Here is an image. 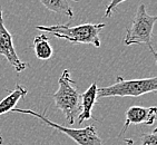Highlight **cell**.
<instances>
[{"label": "cell", "mask_w": 157, "mask_h": 145, "mask_svg": "<svg viewBox=\"0 0 157 145\" xmlns=\"http://www.w3.org/2000/svg\"><path fill=\"white\" fill-rule=\"evenodd\" d=\"M97 91H98V86L94 82L80 95V109H82V112L77 116L79 124L93 118L91 111H93V107L97 102Z\"/></svg>", "instance_id": "ba28073f"}, {"label": "cell", "mask_w": 157, "mask_h": 145, "mask_svg": "<svg viewBox=\"0 0 157 145\" xmlns=\"http://www.w3.org/2000/svg\"><path fill=\"white\" fill-rule=\"evenodd\" d=\"M0 55L6 58L17 72H24L28 66V63H24L16 53L11 33L8 31L3 24V16L0 8Z\"/></svg>", "instance_id": "8992f818"}, {"label": "cell", "mask_w": 157, "mask_h": 145, "mask_svg": "<svg viewBox=\"0 0 157 145\" xmlns=\"http://www.w3.org/2000/svg\"><path fill=\"white\" fill-rule=\"evenodd\" d=\"M11 112L31 115V116L39 118L40 121L46 123L48 126L68 135V137H70L74 142H76L78 145H103L101 139H100L98 133H97L96 127L94 125H89V126H86L84 128H79V130L78 128H69V127L63 126V125H59L57 123H55V122L50 121L45 114H39V113L33 112L31 109H21L15 107Z\"/></svg>", "instance_id": "5b68a950"}, {"label": "cell", "mask_w": 157, "mask_h": 145, "mask_svg": "<svg viewBox=\"0 0 157 145\" xmlns=\"http://www.w3.org/2000/svg\"><path fill=\"white\" fill-rule=\"evenodd\" d=\"M33 50L36 54V57L40 61H48L52 56V47L48 41V38L46 35L36 36L33 39Z\"/></svg>", "instance_id": "30bf717a"}, {"label": "cell", "mask_w": 157, "mask_h": 145, "mask_svg": "<svg viewBox=\"0 0 157 145\" xmlns=\"http://www.w3.org/2000/svg\"><path fill=\"white\" fill-rule=\"evenodd\" d=\"M140 145H157V130L154 128L151 133H144L140 136Z\"/></svg>", "instance_id": "7c38bea8"}, {"label": "cell", "mask_w": 157, "mask_h": 145, "mask_svg": "<svg viewBox=\"0 0 157 145\" xmlns=\"http://www.w3.org/2000/svg\"><path fill=\"white\" fill-rule=\"evenodd\" d=\"M3 144V139H2V135H1V130H0V145Z\"/></svg>", "instance_id": "9a60e30c"}, {"label": "cell", "mask_w": 157, "mask_h": 145, "mask_svg": "<svg viewBox=\"0 0 157 145\" xmlns=\"http://www.w3.org/2000/svg\"><path fill=\"white\" fill-rule=\"evenodd\" d=\"M40 2L50 11L63 14V15L73 18L74 12L71 7L68 5L67 0H40Z\"/></svg>", "instance_id": "8fae6325"}, {"label": "cell", "mask_w": 157, "mask_h": 145, "mask_svg": "<svg viewBox=\"0 0 157 145\" xmlns=\"http://www.w3.org/2000/svg\"><path fill=\"white\" fill-rule=\"evenodd\" d=\"M58 89L52 94L55 105L65 114L67 122L73 125L80 111V94L70 78V70L65 69L58 79Z\"/></svg>", "instance_id": "7a4b0ae2"}, {"label": "cell", "mask_w": 157, "mask_h": 145, "mask_svg": "<svg viewBox=\"0 0 157 145\" xmlns=\"http://www.w3.org/2000/svg\"><path fill=\"white\" fill-rule=\"evenodd\" d=\"M74 1H78V0H74Z\"/></svg>", "instance_id": "2e32d148"}, {"label": "cell", "mask_w": 157, "mask_h": 145, "mask_svg": "<svg viewBox=\"0 0 157 145\" xmlns=\"http://www.w3.org/2000/svg\"><path fill=\"white\" fill-rule=\"evenodd\" d=\"M157 16L148 15L145 5H140L137 9L133 24L130 28L127 29L126 36L124 38L125 45L132 46L144 44L148 47L154 58H156L157 55L153 47V41H151V33H153V28H154Z\"/></svg>", "instance_id": "277c9868"}, {"label": "cell", "mask_w": 157, "mask_h": 145, "mask_svg": "<svg viewBox=\"0 0 157 145\" xmlns=\"http://www.w3.org/2000/svg\"><path fill=\"white\" fill-rule=\"evenodd\" d=\"M28 94L27 88H25L24 86H21L20 84L16 85V88L13 91L10 92L1 102H0V116L3 114H6L8 112H11L12 109L15 108L17 103L21 98H24Z\"/></svg>", "instance_id": "9c48e42d"}, {"label": "cell", "mask_w": 157, "mask_h": 145, "mask_svg": "<svg viewBox=\"0 0 157 145\" xmlns=\"http://www.w3.org/2000/svg\"><path fill=\"white\" fill-rule=\"evenodd\" d=\"M157 91V78L130 79L126 80L121 76L116 77V82L110 86L98 88L97 100L107 97H138L144 94L155 93Z\"/></svg>", "instance_id": "3957f363"}, {"label": "cell", "mask_w": 157, "mask_h": 145, "mask_svg": "<svg viewBox=\"0 0 157 145\" xmlns=\"http://www.w3.org/2000/svg\"><path fill=\"white\" fill-rule=\"evenodd\" d=\"M126 0H112L110 1V3L108 5V7L106 8V11H105V15H104V17L105 18H108V17H110L112 16V14L114 12V10L116 9V7L119 5V3L121 2H125Z\"/></svg>", "instance_id": "4fadbf2b"}, {"label": "cell", "mask_w": 157, "mask_h": 145, "mask_svg": "<svg viewBox=\"0 0 157 145\" xmlns=\"http://www.w3.org/2000/svg\"><path fill=\"white\" fill-rule=\"evenodd\" d=\"M156 106L143 107V106H132L126 111V121L124 127L118 136H121L127 131L130 124H146L153 125L156 120Z\"/></svg>", "instance_id": "52a82bcc"}, {"label": "cell", "mask_w": 157, "mask_h": 145, "mask_svg": "<svg viewBox=\"0 0 157 145\" xmlns=\"http://www.w3.org/2000/svg\"><path fill=\"white\" fill-rule=\"evenodd\" d=\"M104 28L105 24H82L75 27H70L69 25L37 26L36 29L49 33L56 38L65 39L71 44H87L99 48V33Z\"/></svg>", "instance_id": "6da1fadb"}, {"label": "cell", "mask_w": 157, "mask_h": 145, "mask_svg": "<svg viewBox=\"0 0 157 145\" xmlns=\"http://www.w3.org/2000/svg\"><path fill=\"white\" fill-rule=\"evenodd\" d=\"M124 141L126 143V145H134V141L132 139H125Z\"/></svg>", "instance_id": "5bb4252c"}]
</instances>
